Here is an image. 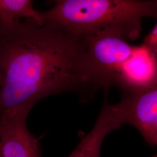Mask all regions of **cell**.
Returning a JSON list of instances; mask_svg holds the SVG:
<instances>
[{
  "label": "cell",
  "mask_w": 157,
  "mask_h": 157,
  "mask_svg": "<svg viewBox=\"0 0 157 157\" xmlns=\"http://www.w3.org/2000/svg\"><path fill=\"white\" fill-rule=\"evenodd\" d=\"M141 136L149 145L157 146V118Z\"/></svg>",
  "instance_id": "8"
},
{
  "label": "cell",
  "mask_w": 157,
  "mask_h": 157,
  "mask_svg": "<svg viewBox=\"0 0 157 157\" xmlns=\"http://www.w3.org/2000/svg\"><path fill=\"white\" fill-rule=\"evenodd\" d=\"M0 157H2V155H1V150H0Z\"/></svg>",
  "instance_id": "13"
},
{
  "label": "cell",
  "mask_w": 157,
  "mask_h": 157,
  "mask_svg": "<svg viewBox=\"0 0 157 157\" xmlns=\"http://www.w3.org/2000/svg\"><path fill=\"white\" fill-rule=\"evenodd\" d=\"M152 157H157V153L156 154H155L154 155H153V156H152Z\"/></svg>",
  "instance_id": "11"
},
{
  "label": "cell",
  "mask_w": 157,
  "mask_h": 157,
  "mask_svg": "<svg viewBox=\"0 0 157 157\" xmlns=\"http://www.w3.org/2000/svg\"><path fill=\"white\" fill-rule=\"evenodd\" d=\"M42 14L45 24L76 36L109 34L129 43L144 19L157 18V0H58Z\"/></svg>",
  "instance_id": "2"
},
{
  "label": "cell",
  "mask_w": 157,
  "mask_h": 157,
  "mask_svg": "<svg viewBox=\"0 0 157 157\" xmlns=\"http://www.w3.org/2000/svg\"><path fill=\"white\" fill-rule=\"evenodd\" d=\"M31 110L17 109L0 113L2 157H42L39 138L29 130L26 120Z\"/></svg>",
  "instance_id": "4"
},
{
  "label": "cell",
  "mask_w": 157,
  "mask_h": 157,
  "mask_svg": "<svg viewBox=\"0 0 157 157\" xmlns=\"http://www.w3.org/2000/svg\"><path fill=\"white\" fill-rule=\"evenodd\" d=\"M1 112V105H0V113Z\"/></svg>",
  "instance_id": "12"
},
{
  "label": "cell",
  "mask_w": 157,
  "mask_h": 157,
  "mask_svg": "<svg viewBox=\"0 0 157 157\" xmlns=\"http://www.w3.org/2000/svg\"><path fill=\"white\" fill-rule=\"evenodd\" d=\"M126 124V111L124 101L111 104L105 94L104 102L95 124L82 137L78 146L68 157H101V147L108 135Z\"/></svg>",
  "instance_id": "5"
},
{
  "label": "cell",
  "mask_w": 157,
  "mask_h": 157,
  "mask_svg": "<svg viewBox=\"0 0 157 157\" xmlns=\"http://www.w3.org/2000/svg\"><path fill=\"white\" fill-rule=\"evenodd\" d=\"M95 90L115 87L121 96L133 95L157 83V53L107 33L84 36Z\"/></svg>",
  "instance_id": "3"
},
{
  "label": "cell",
  "mask_w": 157,
  "mask_h": 157,
  "mask_svg": "<svg viewBox=\"0 0 157 157\" xmlns=\"http://www.w3.org/2000/svg\"><path fill=\"white\" fill-rule=\"evenodd\" d=\"M1 82H2V78H1V75H0V86H1Z\"/></svg>",
  "instance_id": "10"
},
{
  "label": "cell",
  "mask_w": 157,
  "mask_h": 157,
  "mask_svg": "<svg viewBox=\"0 0 157 157\" xmlns=\"http://www.w3.org/2000/svg\"><path fill=\"white\" fill-rule=\"evenodd\" d=\"M0 75L1 112L32 110L43 98L62 93L87 103L97 93L83 37L50 24L0 25Z\"/></svg>",
  "instance_id": "1"
},
{
  "label": "cell",
  "mask_w": 157,
  "mask_h": 157,
  "mask_svg": "<svg viewBox=\"0 0 157 157\" xmlns=\"http://www.w3.org/2000/svg\"><path fill=\"white\" fill-rule=\"evenodd\" d=\"M126 111V124L142 135L157 118V83L133 95L121 96Z\"/></svg>",
  "instance_id": "6"
},
{
  "label": "cell",
  "mask_w": 157,
  "mask_h": 157,
  "mask_svg": "<svg viewBox=\"0 0 157 157\" xmlns=\"http://www.w3.org/2000/svg\"><path fill=\"white\" fill-rule=\"evenodd\" d=\"M142 44L157 53V23L151 31L146 36Z\"/></svg>",
  "instance_id": "9"
},
{
  "label": "cell",
  "mask_w": 157,
  "mask_h": 157,
  "mask_svg": "<svg viewBox=\"0 0 157 157\" xmlns=\"http://www.w3.org/2000/svg\"><path fill=\"white\" fill-rule=\"evenodd\" d=\"M25 19L39 25H45L42 12L35 10L30 0H0V25Z\"/></svg>",
  "instance_id": "7"
}]
</instances>
